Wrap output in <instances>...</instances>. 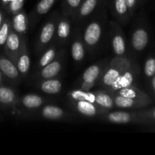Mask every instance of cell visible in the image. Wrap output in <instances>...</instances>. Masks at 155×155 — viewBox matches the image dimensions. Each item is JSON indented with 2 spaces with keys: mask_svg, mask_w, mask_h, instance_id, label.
Instances as JSON below:
<instances>
[{
  "mask_svg": "<svg viewBox=\"0 0 155 155\" xmlns=\"http://www.w3.org/2000/svg\"><path fill=\"white\" fill-rule=\"evenodd\" d=\"M150 41L147 27L144 25H138L133 30L131 36V45L134 51L140 53L147 48Z\"/></svg>",
  "mask_w": 155,
  "mask_h": 155,
  "instance_id": "7",
  "label": "cell"
},
{
  "mask_svg": "<svg viewBox=\"0 0 155 155\" xmlns=\"http://www.w3.org/2000/svg\"><path fill=\"white\" fill-rule=\"evenodd\" d=\"M84 0H63L62 13L67 17L74 18Z\"/></svg>",
  "mask_w": 155,
  "mask_h": 155,
  "instance_id": "27",
  "label": "cell"
},
{
  "mask_svg": "<svg viewBox=\"0 0 155 155\" xmlns=\"http://www.w3.org/2000/svg\"><path fill=\"white\" fill-rule=\"evenodd\" d=\"M139 73V68L136 64L133 63L131 66L118 77L116 80L106 89L107 92H114L122 88L129 87L131 86H135V79L137 78Z\"/></svg>",
  "mask_w": 155,
  "mask_h": 155,
  "instance_id": "4",
  "label": "cell"
},
{
  "mask_svg": "<svg viewBox=\"0 0 155 155\" xmlns=\"http://www.w3.org/2000/svg\"><path fill=\"white\" fill-rule=\"evenodd\" d=\"M12 29V20L9 18H5L2 25L0 28V49L4 48V45Z\"/></svg>",
  "mask_w": 155,
  "mask_h": 155,
  "instance_id": "30",
  "label": "cell"
},
{
  "mask_svg": "<svg viewBox=\"0 0 155 155\" xmlns=\"http://www.w3.org/2000/svg\"><path fill=\"white\" fill-rule=\"evenodd\" d=\"M11 1H12V0H0V3H1L2 5L5 8H6Z\"/></svg>",
  "mask_w": 155,
  "mask_h": 155,
  "instance_id": "37",
  "label": "cell"
},
{
  "mask_svg": "<svg viewBox=\"0 0 155 155\" xmlns=\"http://www.w3.org/2000/svg\"><path fill=\"white\" fill-rule=\"evenodd\" d=\"M111 93L118 94V95H122V96L127 97V98H132V99L146 101V102L149 103L150 104H151L153 103L151 98L147 93L143 92L140 89H138L135 86H129V87L122 88V89H120L119 90L115 91V92H111Z\"/></svg>",
  "mask_w": 155,
  "mask_h": 155,
  "instance_id": "18",
  "label": "cell"
},
{
  "mask_svg": "<svg viewBox=\"0 0 155 155\" xmlns=\"http://www.w3.org/2000/svg\"><path fill=\"white\" fill-rule=\"evenodd\" d=\"M74 109L81 114L86 117H95L103 115L107 110L88 101H71Z\"/></svg>",
  "mask_w": 155,
  "mask_h": 155,
  "instance_id": "11",
  "label": "cell"
},
{
  "mask_svg": "<svg viewBox=\"0 0 155 155\" xmlns=\"http://www.w3.org/2000/svg\"><path fill=\"white\" fill-rule=\"evenodd\" d=\"M71 35V22L68 17L62 15L59 17L56 24L55 40L57 44H65Z\"/></svg>",
  "mask_w": 155,
  "mask_h": 155,
  "instance_id": "13",
  "label": "cell"
},
{
  "mask_svg": "<svg viewBox=\"0 0 155 155\" xmlns=\"http://www.w3.org/2000/svg\"><path fill=\"white\" fill-rule=\"evenodd\" d=\"M100 2V0H84L74 18L77 21H81L83 18L89 16L95 10Z\"/></svg>",
  "mask_w": 155,
  "mask_h": 155,
  "instance_id": "24",
  "label": "cell"
},
{
  "mask_svg": "<svg viewBox=\"0 0 155 155\" xmlns=\"http://www.w3.org/2000/svg\"><path fill=\"white\" fill-rule=\"evenodd\" d=\"M40 115L46 120H56L63 118L65 116V112L58 106L47 104L40 110Z\"/></svg>",
  "mask_w": 155,
  "mask_h": 155,
  "instance_id": "22",
  "label": "cell"
},
{
  "mask_svg": "<svg viewBox=\"0 0 155 155\" xmlns=\"http://www.w3.org/2000/svg\"><path fill=\"white\" fill-rule=\"evenodd\" d=\"M103 33L101 24L99 21H94L88 24L84 31L82 39L85 47L88 49L95 48L100 42Z\"/></svg>",
  "mask_w": 155,
  "mask_h": 155,
  "instance_id": "5",
  "label": "cell"
},
{
  "mask_svg": "<svg viewBox=\"0 0 155 155\" xmlns=\"http://www.w3.org/2000/svg\"><path fill=\"white\" fill-rule=\"evenodd\" d=\"M21 47V37L12 29L4 45L5 54L16 65Z\"/></svg>",
  "mask_w": 155,
  "mask_h": 155,
  "instance_id": "8",
  "label": "cell"
},
{
  "mask_svg": "<svg viewBox=\"0 0 155 155\" xmlns=\"http://www.w3.org/2000/svg\"><path fill=\"white\" fill-rule=\"evenodd\" d=\"M44 98L36 94H27L19 98L18 104L27 110H35L43 104Z\"/></svg>",
  "mask_w": 155,
  "mask_h": 155,
  "instance_id": "19",
  "label": "cell"
},
{
  "mask_svg": "<svg viewBox=\"0 0 155 155\" xmlns=\"http://www.w3.org/2000/svg\"><path fill=\"white\" fill-rule=\"evenodd\" d=\"M5 20V16H4V14H3L2 11L0 9V28H1L2 25L3 24V21Z\"/></svg>",
  "mask_w": 155,
  "mask_h": 155,
  "instance_id": "38",
  "label": "cell"
},
{
  "mask_svg": "<svg viewBox=\"0 0 155 155\" xmlns=\"http://www.w3.org/2000/svg\"><path fill=\"white\" fill-rule=\"evenodd\" d=\"M126 2L128 6V8H129L130 15L132 16L136 10L137 5H138V0H126Z\"/></svg>",
  "mask_w": 155,
  "mask_h": 155,
  "instance_id": "35",
  "label": "cell"
},
{
  "mask_svg": "<svg viewBox=\"0 0 155 155\" xmlns=\"http://www.w3.org/2000/svg\"><path fill=\"white\" fill-rule=\"evenodd\" d=\"M113 10L119 21L126 23L131 16L126 0H113Z\"/></svg>",
  "mask_w": 155,
  "mask_h": 155,
  "instance_id": "26",
  "label": "cell"
},
{
  "mask_svg": "<svg viewBox=\"0 0 155 155\" xmlns=\"http://www.w3.org/2000/svg\"><path fill=\"white\" fill-rule=\"evenodd\" d=\"M111 93V92H110ZM114 101L115 107L122 109H139L144 108L150 105V104L146 101H139V100L132 99L127 97L122 96L115 93H111Z\"/></svg>",
  "mask_w": 155,
  "mask_h": 155,
  "instance_id": "15",
  "label": "cell"
},
{
  "mask_svg": "<svg viewBox=\"0 0 155 155\" xmlns=\"http://www.w3.org/2000/svg\"><path fill=\"white\" fill-rule=\"evenodd\" d=\"M60 54L55 58L53 61L46 66L38 70L36 74L33 76V78L39 81L46 80V79L55 78L62 71V63H63V53L60 51Z\"/></svg>",
  "mask_w": 155,
  "mask_h": 155,
  "instance_id": "6",
  "label": "cell"
},
{
  "mask_svg": "<svg viewBox=\"0 0 155 155\" xmlns=\"http://www.w3.org/2000/svg\"><path fill=\"white\" fill-rule=\"evenodd\" d=\"M132 64V61L126 56H115L112 59L107 67L103 69L99 79L100 86L107 89L131 66Z\"/></svg>",
  "mask_w": 155,
  "mask_h": 155,
  "instance_id": "1",
  "label": "cell"
},
{
  "mask_svg": "<svg viewBox=\"0 0 155 155\" xmlns=\"http://www.w3.org/2000/svg\"><path fill=\"white\" fill-rule=\"evenodd\" d=\"M38 88L43 92L50 95H56L59 93L62 89V82L55 78L41 80L38 83Z\"/></svg>",
  "mask_w": 155,
  "mask_h": 155,
  "instance_id": "21",
  "label": "cell"
},
{
  "mask_svg": "<svg viewBox=\"0 0 155 155\" xmlns=\"http://www.w3.org/2000/svg\"><path fill=\"white\" fill-rule=\"evenodd\" d=\"M0 71L4 77L14 83H18L22 78L16 65L5 54H0Z\"/></svg>",
  "mask_w": 155,
  "mask_h": 155,
  "instance_id": "10",
  "label": "cell"
},
{
  "mask_svg": "<svg viewBox=\"0 0 155 155\" xmlns=\"http://www.w3.org/2000/svg\"><path fill=\"white\" fill-rule=\"evenodd\" d=\"M101 119L106 122L115 124H136L147 125V122L141 110H134V111H124V110H116V111L106 112L101 115Z\"/></svg>",
  "mask_w": 155,
  "mask_h": 155,
  "instance_id": "2",
  "label": "cell"
},
{
  "mask_svg": "<svg viewBox=\"0 0 155 155\" xmlns=\"http://www.w3.org/2000/svg\"><path fill=\"white\" fill-rule=\"evenodd\" d=\"M144 74L150 80L155 75V55H149L144 64Z\"/></svg>",
  "mask_w": 155,
  "mask_h": 155,
  "instance_id": "31",
  "label": "cell"
},
{
  "mask_svg": "<svg viewBox=\"0 0 155 155\" xmlns=\"http://www.w3.org/2000/svg\"><path fill=\"white\" fill-rule=\"evenodd\" d=\"M95 95V104L109 110L115 107L113 98L110 92L98 91L94 92Z\"/></svg>",
  "mask_w": 155,
  "mask_h": 155,
  "instance_id": "23",
  "label": "cell"
},
{
  "mask_svg": "<svg viewBox=\"0 0 155 155\" xmlns=\"http://www.w3.org/2000/svg\"><path fill=\"white\" fill-rule=\"evenodd\" d=\"M112 27V36H111V45L113 53L115 56H125L126 52V42L124 33L117 23H111Z\"/></svg>",
  "mask_w": 155,
  "mask_h": 155,
  "instance_id": "9",
  "label": "cell"
},
{
  "mask_svg": "<svg viewBox=\"0 0 155 155\" xmlns=\"http://www.w3.org/2000/svg\"><path fill=\"white\" fill-rule=\"evenodd\" d=\"M16 67L21 74V77H25L30 70V58L29 54L28 48L27 46L25 38L21 37V47L19 55L17 60Z\"/></svg>",
  "mask_w": 155,
  "mask_h": 155,
  "instance_id": "14",
  "label": "cell"
},
{
  "mask_svg": "<svg viewBox=\"0 0 155 155\" xmlns=\"http://www.w3.org/2000/svg\"><path fill=\"white\" fill-rule=\"evenodd\" d=\"M68 96L70 101H88L95 104V95L94 92H85L81 89H76L68 92Z\"/></svg>",
  "mask_w": 155,
  "mask_h": 155,
  "instance_id": "28",
  "label": "cell"
},
{
  "mask_svg": "<svg viewBox=\"0 0 155 155\" xmlns=\"http://www.w3.org/2000/svg\"><path fill=\"white\" fill-rule=\"evenodd\" d=\"M12 28L21 37H24L29 29L28 16L24 10L20 11L15 15H12Z\"/></svg>",
  "mask_w": 155,
  "mask_h": 155,
  "instance_id": "16",
  "label": "cell"
},
{
  "mask_svg": "<svg viewBox=\"0 0 155 155\" xmlns=\"http://www.w3.org/2000/svg\"><path fill=\"white\" fill-rule=\"evenodd\" d=\"M24 2L25 0H12L5 9L10 15H14L22 10Z\"/></svg>",
  "mask_w": 155,
  "mask_h": 155,
  "instance_id": "32",
  "label": "cell"
},
{
  "mask_svg": "<svg viewBox=\"0 0 155 155\" xmlns=\"http://www.w3.org/2000/svg\"><path fill=\"white\" fill-rule=\"evenodd\" d=\"M141 112L145 117L147 126L155 127V107L145 109V110H141Z\"/></svg>",
  "mask_w": 155,
  "mask_h": 155,
  "instance_id": "33",
  "label": "cell"
},
{
  "mask_svg": "<svg viewBox=\"0 0 155 155\" xmlns=\"http://www.w3.org/2000/svg\"><path fill=\"white\" fill-rule=\"evenodd\" d=\"M150 87L153 98H155V75L150 80Z\"/></svg>",
  "mask_w": 155,
  "mask_h": 155,
  "instance_id": "36",
  "label": "cell"
},
{
  "mask_svg": "<svg viewBox=\"0 0 155 155\" xmlns=\"http://www.w3.org/2000/svg\"><path fill=\"white\" fill-rule=\"evenodd\" d=\"M71 54L75 62H80L85 55V45L80 33L78 32L74 35L71 47Z\"/></svg>",
  "mask_w": 155,
  "mask_h": 155,
  "instance_id": "20",
  "label": "cell"
},
{
  "mask_svg": "<svg viewBox=\"0 0 155 155\" xmlns=\"http://www.w3.org/2000/svg\"><path fill=\"white\" fill-rule=\"evenodd\" d=\"M19 98L16 92L8 86H0V105L4 107H14L18 104Z\"/></svg>",
  "mask_w": 155,
  "mask_h": 155,
  "instance_id": "17",
  "label": "cell"
},
{
  "mask_svg": "<svg viewBox=\"0 0 155 155\" xmlns=\"http://www.w3.org/2000/svg\"><path fill=\"white\" fill-rule=\"evenodd\" d=\"M56 53H57V51H56V44H54V45H52L50 47H48L43 51L42 56L40 58L37 64L38 70L47 65L52 61L54 60L55 58L56 57Z\"/></svg>",
  "mask_w": 155,
  "mask_h": 155,
  "instance_id": "29",
  "label": "cell"
},
{
  "mask_svg": "<svg viewBox=\"0 0 155 155\" xmlns=\"http://www.w3.org/2000/svg\"><path fill=\"white\" fill-rule=\"evenodd\" d=\"M56 1V0H40L38 2L28 16L29 27L30 28L36 24L40 17L46 15L50 12Z\"/></svg>",
  "mask_w": 155,
  "mask_h": 155,
  "instance_id": "12",
  "label": "cell"
},
{
  "mask_svg": "<svg viewBox=\"0 0 155 155\" xmlns=\"http://www.w3.org/2000/svg\"><path fill=\"white\" fill-rule=\"evenodd\" d=\"M103 69V65L101 64H93L87 68L84 72L81 75V81L84 82H96L99 80Z\"/></svg>",
  "mask_w": 155,
  "mask_h": 155,
  "instance_id": "25",
  "label": "cell"
},
{
  "mask_svg": "<svg viewBox=\"0 0 155 155\" xmlns=\"http://www.w3.org/2000/svg\"><path fill=\"white\" fill-rule=\"evenodd\" d=\"M3 77H4V76H3V74H2V72H1V71H0V86H1L2 83Z\"/></svg>",
  "mask_w": 155,
  "mask_h": 155,
  "instance_id": "39",
  "label": "cell"
},
{
  "mask_svg": "<svg viewBox=\"0 0 155 155\" xmlns=\"http://www.w3.org/2000/svg\"><path fill=\"white\" fill-rule=\"evenodd\" d=\"M97 83L96 82H93V83H90V82H81L80 84V89L85 91V92H90L94 86H96Z\"/></svg>",
  "mask_w": 155,
  "mask_h": 155,
  "instance_id": "34",
  "label": "cell"
},
{
  "mask_svg": "<svg viewBox=\"0 0 155 155\" xmlns=\"http://www.w3.org/2000/svg\"><path fill=\"white\" fill-rule=\"evenodd\" d=\"M58 19L59 16L54 14L43 26L36 45V52L37 54H43L55 39Z\"/></svg>",
  "mask_w": 155,
  "mask_h": 155,
  "instance_id": "3",
  "label": "cell"
}]
</instances>
